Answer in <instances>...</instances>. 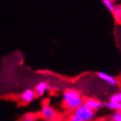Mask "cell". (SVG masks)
<instances>
[{"label":"cell","instance_id":"obj_1","mask_svg":"<svg viewBox=\"0 0 121 121\" xmlns=\"http://www.w3.org/2000/svg\"><path fill=\"white\" fill-rule=\"evenodd\" d=\"M63 104L68 110L75 111L78 107L83 104L84 99L82 97L81 94L76 90L69 89L66 90L62 94Z\"/></svg>","mask_w":121,"mask_h":121},{"label":"cell","instance_id":"obj_2","mask_svg":"<svg viewBox=\"0 0 121 121\" xmlns=\"http://www.w3.org/2000/svg\"><path fill=\"white\" fill-rule=\"evenodd\" d=\"M74 115L77 117L81 121H91L95 117V112L84 104L78 107L74 111Z\"/></svg>","mask_w":121,"mask_h":121},{"label":"cell","instance_id":"obj_3","mask_svg":"<svg viewBox=\"0 0 121 121\" xmlns=\"http://www.w3.org/2000/svg\"><path fill=\"white\" fill-rule=\"evenodd\" d=\"M41 115L45 120H52L56 118V111H55L51 105H49L48 104H44L41 106Z\"/></svg>","mask_w":121,"mask_h":121},{"label":"cell","instance_id":"obj_4","mask_svg":"<svg viewBox=\"0 0 121 121\" xmlns=\"http://www.w3.org/2000/svg\"><path fill=\"white\" fill-rule=\"evenodd\" d=\"M83 104L85 106H87L88 108H90L91 111H93L94 112L99 111L100 109H102L104 107L102 102H100L99 100L96 99V98H91V97H88V98L84 99Z\"/></svg>","mask_w":121,"mask_h":121},{"label":"cell","instance_id":"obj_5","mask_svg":"<svg viewBox=\"0 0 121 121\" xmlns=\"http://www.w3.org/2000/svg\"><path fill=\"white\" fill-rule=\"evenodd\" d=\"M36 97V93L33 89H27L20 95V99L25 103H31Z\"/></svg>","mask_w":121,"mask_h":121},{"label":"cell","instance_id":"obj_6","mask_svg":"<svg viewBox=\"0 0 121 121\" xmlns=\"http://www.w3.org/2000/svg\"><path fill=\"white\" fill-rule=\"evenodd\" d=\"M97 76L101 80H103L104 82H107L108 84L112 85V86H116L118 84V80L114 76H111V75H109V74H107L105 72H98L97 73Z\"/></svg>","mask_w":121,"mask_h":121},{"label":"cell","instance_id":"obj_7","mask_svg":"<svg viewBox=\"0 0 121 121\" xmlns=\"http://www.w3.org/2000/svg\"><path fill=\"white\" fill-rule=\"evenodd\" d=\"M49 88H50V86H49L48 82L42 81V82H39V83H37L36 86L34 87V91L36 93V96H43L48 91Z\"/></svg>","mask_w":121,"mask_h":121},{"label":"cell","instance_id":"obj_8","mask_svg":"<svg viewBox=\"0 0 121 121\" xmlns=\"http://www.w3.org/2000/svg\"><path fill=\"white\" fill-rule=\"evenodd\" d=\"M113 17L115 18L116 22L120 23L121 22V5H115L114 9L112 11Z\"/></svg>","mask_w":121,"mask_h":121},{"label":"cell","instance_id":"obj_9","mask_svg":"<svg viewBox=\"0 0 121 121\" xmlns=\"http://www.w3.org/2000/svg\"><path fill=\"white\" fill-rule=\"evenodd\" d=\"M110 104H121V91L114 93L109 99Z\"/></svg>","mask_w":121,"mask_h":121},{"label":"cell","instance_id":"obj_10","mask_svg":"<svg viewBox=\"0 0 121 121\" xmlns=\"http://www.w3.org/2000/svg\"><path fill=\"white\" fill-rule=\"evenodd\" d=\"M104 107L115 112H121V104H110L108 102L104 104Z\"/></svg>","mask_w":121,"mask_h":121},{"label":"cell","instance_id":"obj_11","mask_svg":"<svg viewBox=\"0 0 121 121\" xmlns=\"http://www.w3.org/2000/svg\"><path fill=\"white\" fill-rule=\"evenodd\" d=\"M102 3L104 4V6L109 10L110 12H112V11H113V9H114V7H115L113 1H112V0H103Z\"/></svg>","mask_w":121,"mask_h":121},{"label":"cell","instance_id":"obj_12","mask_svg":"<svg viewBox=\"0 0 121 121\" xmlns=\"http://www.w3.org/2000/svg\"><path fill=\"white\" fill-rule=\"evenodd\" d=\"M36 118L33 114H27V115L24 116L23 118H21L18 121H35Z\"/></svg>","mask_w":121,"mask_h":121},{"label":"cell","instance_id":"obj_13","mask_svg":"<svg viewBox=\"0 0 121 121\" xmlns=\"http://www.w3.org/2000/svg\"><path fill=\"white\" fill-rule=\"evenodd\" d=\"M112 121H121V112H115L111 117Z\"/></svg>","mask_w":121,"mask_h":121},{"label":"cell","instance_id":"obj_14","mask_svg":"<svg viewBox=\"0 0 121 121\" xmlns=\"http://www.w3.org/2000/svg\"><path fill=\"white\" fill-rule=\"evenodd\" d=\"M68 121H81L80 119H79L77 117H76V116L74 115V114H72V115L70 116L69 118H68Z\"/></svg>","mask_w":121,"mask_h":121},{"label":"cell","instance_id":"obj_15","mask_svg":"<svg viewBox=\"0 0 121 121\" xmlns=\"http://www.w3.org/2000/svg\"><path fill=\"white\" fill-rule=\"evenodd\" d=\"M45 121H52V120H45Z\"/></svg>","mask_w":121,"mask_h":121}]
</instances>
